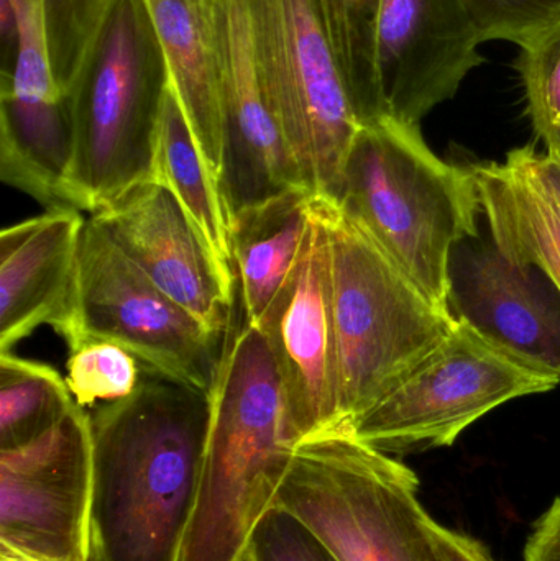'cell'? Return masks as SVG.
Listing matches in <instances>:
<instances>
[{
  "mask_svg": "<svg viewBox=\"0 0 560 561\" xmlns=\"http://www.w3.org/2000/svg\"><path fill=\"white\" fill-rule=\"evenodd\" d=\"M525 561H560V497L536 523L526 543Z\"/></svg>",
  "mask_w": 560,
  "mask_h": 561,
  "instance_id": "83f0119b",
  "label": "cell"
},
{
  "mask_svg": "<svg viewBox=\"0 0 560 561\" xmlns=\"http://www.w3.org/2000/svg\"><path fill=\"white\" fill-rule=\"evenodd\" d=\"M519 72L536 135L560 157V23L523 46Z\"/></svg>",
  "mask_w": 560,
  "mask_h": 561,
  "instance_id": "cb8c5ba5",
  "label": "cell"
},
{
  "mask_svg": "<svg viewBox=\"0 0 560 561\" xmlns=\"http://www.w3.org/2000/svg\"><path fill=\"white\" fill-rule=\"evenodd\" d=\"M529 176L546 194L549 203L555 206L560 216V157L559 154L538 153L535 148L523 147L512 151Z\"/></svg>",
  "mask_w": 560,
  "mask_h": 561,
  "instance_id": "4316f807",
  "label": "cell"
},
{
  "mask_svg": "<svg viewBox=\"0 0 560 561\" xmlns=\"http://www.w3.org/2000/svg\"><path fill=\"white\" fill-rule=\"evenodd\" d=\"M315 196L293 187L240 210L230 219L232 268L243 320L259 325L298 265Z\"/></svg>",
  "mask_w": 560,
  "mask_h": 561,
  "instance_id": "ac0fdd59",
  "label": "cell"
},
{
  "mask_svg": "<svg viewBox=\"0 0 560 561\" xmlns=\"http://www.w3.org/2000/svg\"><path fill=\"white\" fill-rule=\"evenodd\" d=\"M285 389L296 442L341 428L331 259L324 220L312 219L298 265L259 325Z\"/></svg>",
  "mask_w": 560,
  "mask_h": 561,
  "instance_id": "8fae6325",
  "label": "cell"
},
{
  "mask_svg": "<svg viewBox=\"0 0 560 561\" xmlns=\"http://www.w3.org/2000/svg\"><path fill=\"white\" fill-rule=\"evenodd\" d=\"M362 125L385 115L375 72L381 0H311Z\"/></svg>",
  "mask_w": 560,
  "mask_h": 561,
  "instance_id": "7402d4cb",
  "label": "cell"
},
{
  "mask_svg": "<svg viewBox=\"0 0 560 561\" xmlns=\"http://www.w3.org/2000/svg\"><path fill=\"white\" fill-rule=\"evenodd\" d=\"M91 419L79 404L46 434L0 451V549L92 561Z\"/></svg>",
  "mask_w": 560,
  "mask_h": 561,
  "instance_id": "30bf717a",
  "label": "cell"
},
{
  "mask_svg": "<svg viewBox=\"0 0 560 561\" xmlns=\"http://www.w3.org/2000/svg\"><path fill=\"white\" fill-rule=\"evenodd\" d=\"M249 553L255 561H341L311 527L279 506L256 524Z\"/></svg>",
  "mask_w": 560,
  "mask_h": 561,
  "instance_id": "484cf974",
  "label": "cell"
},
{
  "mask_svg": "<svg viewBox=\"0 0 560 561\" xmlns=\"http://www.w3.org/2000/svg\"><path fill=\"white\" fill-rule=\"evenodd\" d=\"M144 365L134 353L107 340H85L69 350L66 382L76 404L98 408L137 391Z\"/></svg>",
  "mask_w": 560,
  "mask_h": 561,
  "instance_id": "603a6c76",
  "label": "cell"
},
{
  "mask_svg": "<svg viewBox=\"0 0 560 561\" xmlns=\"http://www.w3.org/2000/svg\"><path fill=\"white\" fill-rule=\"evenodd\" d=\"M536 270L512 265L490 245L450 270V309L533 368L560 379V307Z\"/></svg>",
  "mask_w": 560,
  "mask_h": 561,
  "instance_id": "2e32d148",
  "label": "cell"
},
{
  "mask_svg": "<svg viewBox=\"0 0 560 561\" xmlns=\"http://www.w3.org/2000/svg\"><path fill=\"white\" fill-rule=\"evenodd\" d=\"M493 247L522 270H536L560 297V216L510 151L505 163L470 167Z\"/></svg>",
  "mask_w": 560,
  "mask_h": 561,
  "instance_id": "d6986e66",
  "label": "cell"
},
{
  "mask_svg": "<svg viewBox=\"0 0 560 561\" xmlns=\"http://www.w3.org/2000/svg\"><path fill=\"white\" fill-rule=\"evenodd\" d=\"M170 75L145 0H108L69 91L75 153L68 199L95 214L145 181Z\"/></svg>",
  "mask_w": 560,
  "mask_h": 561,
  "instance_id": "277c9868",
  "label": "cell"
},
{
  "mask_svg": "<svg viewBox=\"0 0 560 561\" xmlns=\"http://www.w3.org/2000/svg\"><path fill=\"white\" fill-rule=\"evenodd\" d=\"M559 385L556 376L457 319L439 346L341 432L388 455L450 447L500 405Z\"/></svg>",
  "mask_w": 560,
  "mask_h": 561,
  "instance_id": "ba28073f",
  "label": "cell"
},
{
  "mask_svg": "<svg viewBox=\"0 0 560 561\" xmlns=\"http://www.w3.org/2000/svg\"><path fill=\"white\" fill-rule=\"evenodd\" d=\"M418 491L411 468L339 431L296 445L275 506L311 527L341 561H441Z\"/></svg>",
  "mask_w": 560,
  "mask_h": 561,
  "instance_id": "8992f818",
  "label": "cell"
},
{
  "mask_svg": "<svg viewBox=\"0 0 560 561\" xmlns=\"http://www.w3.org/2000/svg\"><path fill=\"white\" fill-rule=\"evenodd\" d=\"M222 81L220 191L230 219L302 184L270 105L253 45L247 0H213Z\"/></svg>",
  "mask_w": 560,
  "mask_h": 561,
  "instance_id": "5bb4252c",
  "label": "cell"
},
{
  "mask_svg": "<svg viewBox=\"0 0 560 561\" xmlns=\"http://www.w3.org/2000/svg\"><path fill=\"white\" fill-rule=\"evenodd\" d=\"M434 542L441 561H496L483 543L466 534L433 523Z\"/></svg>",
  "mask_w": 560,
  "mask_h": 561,
  "instance_id": "f1b7e54d",
  "label": "cell"
},
{
  "mask_svg": "<svg viewBox=\"0 0 560 561\" xmlns=\"http://www.w3.org/2000/svg\"><path fill=\"white\" fill-rule=\"evenodd\" d=\"M0 561H38L30 559V557L22 556V553L13 552L9 549H0Z\"/></svg>",
  "mask_w": 560,
  "mask_h": 561,
  "instance_id": "f546056e",
  "label": "cell"
},
{
  "mask_svg": "<svg viewBox=\"0 0 560 561\" xmlns=\"http://www.w3.org/2000/svg\"><path fill=\"white\" fill-rule=\"evenodd\" d=\"M55 332L69 350L85 340L117 343L144 368L204 392L210 391L224 345L140 272L91 216L79 243L71 306Z\"/></svg>",
  "mask_w": 560,
  "mask_h": 561,
  "instance_id": "9c48e42d",
  "label": "cell"
},
{
  "mask_svg": "<svg viewBox=\"0 0 560 561\" xmlns=\"http://www.w3.org/2000/svg\"><path fill=\"white\" fill-rule=\"evenodd\" d=\"M245 561H255V560H253L252 556H250V553H249V557H247Z\"/></svg>",
  "mask_w": 560,
  "mask_h": 561,
  "instance_id": "4dcf8cb0",
  "label": "cell"
},
{
  "mask_svg": "<svg viewBox=\"0 0 560 561\" xmlns=\"http://www.w3.org/2000/svg\"><path fill=\"white\" fill-rule=\"evenodd\" d=\"M167 59L170 84L194 140L220 186L222 81L213 0H145ZM222 193V191H220Z\"/></svg>",
  "mask_w": 560,
  "mask_h": 561,
  "instance_id": "e0dca14e",
  "label": "cell"
},
{
  "mask_svg": "<svg viewBox=\"0 0 560 561\" xmlns=\"http://www.w3.org/2000/svg\"><path fill=\"white\" fill-rule=\"evenodd\" d=\"M91 217L167 296L226 340L236 276L167 186L145 181Z\"/></svg>",
  "mask_w": 560,
  "mask_h": 561,
  "instance_id": "7c38bea8",
  "label": "cell"
},
{
  "mask_svg": "<svg viewBox=\"0 0 560 561\" xmlns=\"http://www.w3.org/2000/svg\"><path fill=\"white\" fill-rule=\"evenodd\" d=\"M153 181L174 194L213 252L233 272L229 210L171 84L158 131Z\"/></svg>",
  "mask_w": 560,
  "mask_h": 561,
  "instance_id": "ffe728a7",
  "label": "cell"
},
{
  "mask_svg": "<svg viewBox=\"0 0 560 561\" xmlns=\"http://www.w3.org/2000/svg\"><path fill=\"white\" fill-rule=\"evenodd\" d=\"M483 42L526 46L560 23V0H460Z\"/></svg>",
  "mask_w": 560,
  "mask_h": 561,
  "instance_id": "d4e9b609",
  "label": "cell"
},
{
  "mask_svg": "<svg viewBox=\"0 0 560 561\" xmlns=\"http://www.w3.org/2000/svg\"><path fill=\"white\" fill-rule=\"evenodd\" d=\"M75 404L66 378L55 368L0 353V451L42 437Z\"/></svg>",
  "mask_w": 560,
  "mask_h": 561,
  "instance_id": "44dd1931",
  "label": "cell"
},
{
  "mask_svg": "<svg viewBox=\"0 0 560 561\" xmlns=\"http://www.w3.org/2000/svg\"><path fill=\"white\" fill-rule=\"evenodd\" d=\"M315 201L329 239L342 431L439 346L457 317L338 203Z\"/></svg>",
  "mask_w": 560,
  "mask_h": 561,
  "instance_id": "5b68a950",
  "label": "cell"
},
{
  "mask_svg": "<svg viewBox=\"0 0 560 561\" xmlns=\"http://www.w3.org/2000/svg\"><path fill=\"white\" fill-rule=\"evenodd\" d=\"M89 419L92 561H180L203 481L209 392L144 368L134 394Z\"/></svg>",
  "mask_w": 560,
  "mask_h": 561,
  "instance_id": "6da1fadb",
  "label": "cell"
},
{
  "mask_svg": "<svg viewBox=\"0 0 560 561\" xmlns=\"http://www.w3.org/2000/svg\"><path fill=\"white\" fill-rule=\"evenodd\" d=\"M338 204L433 302L453 310L454 253L479 237L482 213L470 167L441 160L418 125L384 117L358 130Z\"/></svg>",
  "mask_w": 560,
  "mask_h": 561,
  "instance_id": "3957f363",
  "label": "cell"
},
{
  "mask_svg": "<svg viewBox=\"0 0 560 561\" xmlns=\"http://www.w3.org/2000/svg\"><path fill=\"white\" fill-rule=\"evenodd\" d=\"M85 220L81 210L53 209L0 233V353L38 327L55 330L68 312Z\"/></svg>",
  "mask_w": 560,
  "mask_h": 561,
  "instance_id": "9a60e30c",
  "label": "cell"
},
{
  "mask_svg": "<svg viewBox=\"0 0 560 561\" xmlns=\"http://www.w3.org/2000/svg\"><path fill=\"white\" fill-rule=\"evenodd\" d=\"M273 114L302 184L338 203L362 125L311 0H247Z\"/></svg>",
  "mask_w": 560,
  "mask_h": 561,
  "instance_id": "52a82bcc",
  "label": "cell"
},
{
  "mask_svg": "<svg viewBox=\"0 0 560 561\" xmlns=\"http://www.w3.org/2000/svg\"><path fill=\"white\" fill-rule=\"evenodd\" d=\"M296 445L268 343L243 320L227 332L210 386L203 481L180 561H245Z\"/></svg>",
  "mask_w": 560,
  "mask_h": 561,
  "instance_id": "7a4b0ae2",
  "label": "cell"
},
{
  "mask_svg": "<svg viewBox=\"0 0 560 561\" xmlns=\"http://www.w3.org/2000/svg\"><path fill=\"white\" fill-rule=\"evenodd\" d=\"M482 43L460 0H381L375 72L385 115L420 127L482 65Z\"/></svg>",
  "mask_w": 560,
  "mask_h": 561,
  "instance_id": "4fadbf2b",
  "label": "cell"
}]
</instances>
